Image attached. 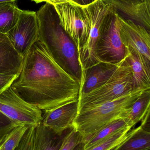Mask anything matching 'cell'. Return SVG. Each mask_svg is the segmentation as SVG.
I'll return each mask as SVG.
<instances>
[{
  "label": "cell",
  "instance_id": "cell-1",
  "mask_svg": "<svg viewBox=\"0 0 150 150\" xmlns=\"http://www.w3.org/2000/svg\"><path fill=\"white\" fill-rule=\"evenodd\" d=\"M80 86L38 40L23 57L20 73L11 85L23 100L44 112L77 101Z\"/></svg>",
  "mask_w": 150,
  "mask_h": 150
},
{
  "label": "cell",
  "instance_id": "cell-26",
  "mask_svg": "<svg viewBox=\"0 0 150 150\" xmlns=\"http://www.w3.org/2000/svg\"><path fill=\"white\" fill-rule=\"evenodd\" d=\"M18 75L7 74L0 73V94L11 86Z\"/></svg>",
  "mask_w": 150,
  "mask_h": 150
},
{
  "label": "cell",
  "instance_id": "cell-10",
  "mask_svg": "<svg viewBox=\"0 0 150 150\" xmlns=\"http://www.w3.org/2000/svg\"><path fill=\"white\" fill-rule=\"evenodd\" d=\"M120 35L126 48L134 49L150 62V34L146 28L118 14Z\"/></svg>",
  "mask_w": 150,
  "mask_h": 150
},
{
  "label": "cell",
  "instance_id": "cell-2",
  "mask_svg": "<svg viewBox=\"0 0 150 150\" xmlns=\"http://www.w3.org/2000/svg\"><path fill=\"white\" fill-rule=\"evenodd\" d=\"M36 14L38 40L44 44L59 66L81 84L82 72L78 52L72 40L60 25L53 5L46 2Z\"/></svg>",
  "mask_w": 150,
  "mask_h": 150
},
{
  "label": "cell",
  "instance_id": "cell-20",
  "mask_svg": "<svg viewBox=\"0 0 150 150\" xmlns=\"http://www.w3.org/2000/svg\"><path fill=\"white\" fill-rule=\"evenodd\" d=\"M22 10L16 1L0 3V33L6 34L16 23Z\"/></svg>",
  "mask_w": 150,
  "mask_h": 150
},
{
  "label": "cell",
  "instance_id": "cell-28",
  "mask_svg": "<svg viewBox=\"0 0 150 150\" xmlns=\"http://www.w3.org/2000/svg\"><path fill=\"white\" fill-rule=\"evenodd\" d=\"M94 0H72L74 2L82 6H86L93 1Z\"/></svg>",
  "mask_w": 150,
  "mask_h": 150
},
{
  "label": "cell",
  "instance_id": "cell-32",
  "mask_svg": "<svg viewBox=\"0 0 150 150\" xmlns=\"http://www.w3.org/2000/svg\"><path fill=\"white\" fill-rule=\"evenodd\" d=\"M16 0H0V3H1L10 2L16 1Z\"/></svg>",
  "mask_w": 150,
  "mask_h": 150
},
{
  "label": "cell",
  "instance_id": "cell-31",
  "mask_svg": "<svg viewBox=\"0 0 150 150\" xmlns=\"http://www.w3.org/2000/svg\"><path fill=\"white\" fill-rule=\"evenodd\" d=\"M85 143L84 142L80 144L77 145L74 150H84Z\"/></svg>",
  "mask_w": 150,
  "mask_h": 150
},
{
  "label": "cell",
  "instance_id": "cell-34",
  "mask_svg": "<svg viewBox=\"0 0 150 150\" xmlns=\"http://www.w3.org/2000/svg\"></svg>",
  "mask_w": 150,
  "mask_h": 150
},
{
  "label": "cell",
  "instance_id": "cell-6",
  "mask_svg": "<svg viewBox=\"0 0 150 150\" xmlns=\"http://www.w3.org/2000/svg\"><path fill=\"white\" fill-rule=\"evenodd\" d=\"M53 6L60 25L74 42L79 55L88 38L90 30L89 18L83 6L73 1Z\"/></svg>",
  "mask_w": 150,
  "mask_h": 150
},
{
  "label": "cell",
  "instance_id": "cell-14",
  "mask_svg": "<svg viewBox=\"0 0 150 150\" xmlns=\"http://www.w3.org/2000/svg\"><path fill=\"white\" fill-rule=\"evenodd\" d=\"M126 48V59L131 69L135 89H150V62L139 52Z\"/></svg>",
  "mask_w": 150,
  "mask_h": 150
},
{
  "label": "cell",
  "instance_id": "cell-23",
  "mask_svg": "<svg viewBox=\"0 0 150 150\" xmlns=\"http://www.w3.org/2000/svg\"><path fill=\"white\" fill-rule=\"evenodd\" d=\"M82 142L84 143L82 136L73 127L65 137L59 150H74Z\"/></svg>",
  "mask_w": 150,
  "mask_h": 150
},
{
  "label": "cell",
  "instance_id": "cell-5",
  "mask_svg": "<svg viewBox=\"0 0 150 150\" xmlns=\"http://www.w3.org/2000/svg\"><path fill=\"white\" fill-rule=\"evenodd\" d=\"M135 89L131 69L125 57L104 84L79 96L78 108L113 100Z\"/></svg>",
  "mask_w": 150,
  "mask_h": 150
},
{
  "label": "cell",
  "instance_id": "cell-3",
  "mask_svg": "<svg viewBox=\"0 0 150 150\" xmlns=\"http://www.w3.org/2000/svg\"><path fill=\"white\" fill-rule=\"evenodd\" d=\"M146 90L137 88L113 100L78 108L73 127L82 135L85 142L107 123L122 118L127 109Z\"/></svg>",
  "mask_w": 150,
  "mask_h": 150
},
{
  "label": "cell",
  "instance_id": "cell-16",
  "mask_svg": "<svg viewBox=\"0 0 150 150\" xmlns=\"http://www.w3.org/2000/svg\"><path fill=\"white\" fill-rule=\"evenodd\" d=\"M23 57L11 45L9 41L0 42V73L18 75Z\"/></svg>",
  "mask_w": 150,
  "mask_h": 150
},
{
  "label": "cell",
  "instance_id": "cell-15",
  "mask_svg": "<svg viewBox=\"0 0 150 150\" xmlns=\"http://www.w3.org/2000/svg\"><path fill=\"white\" fill-rule=\"evenodd\" d=\"M72 128L57 134L41 122L34 128L32 150H60L64 138Z\"/></svg>",
  "mask_w": 150,
  "mask_h": 150
},
{
  "label": "cell",
  "instance_id": "cell-33",
  "mask_svg": "<svg viewBox=\"0 0 150 150\" xmlns=\"http://www.w3.org/2000/svg\"><path fill=\"white\" fill-rule=\"evenodd\" d=\"M32 1H34L36 3H39L42 2H45V0H31Z\"/></svg>",
  "mask_w": 150,
  "mask_h": 150
},
{
  "label": "cell",
  "instance_id": "cell-19",
  "mask_svg": "<svg viewBox=\"0 0 150 150\" xmlns=\"http://www.w3.org/2000/svg\"><path fill=\"white\" fill-rule=\"evenodd\" d=\"M129 127H133L127 120L123 118H119L111 122L102 127L85 142L84 150L89 149L109 137Z\"/></svg>",
  "mask_w": 150,
  "mask_h": 150
},
{
  "label": "cell",
  "instance_id": "cell-4",
  "mask_svg": "<svg viewBox=\"0 0 150 150\" xmlns=\"http://www.w3.org/2000/svg\"><path fill=\"white\" fill-rule=\"evenodd\" d=\"M90 23L89 36L79 53L82 74L86 69L102 62L97 57L96 49L107 23L115 10L105 0H94L83 6Z\"/></svg>",
  "mask_w": 150,
  "mask_h": 150
},
{
  "label": "cell",
  "instance_id": "cell-17",
  "mask_svg": "<svg viewBox=\"0 0 150 150\" xmlns=\"http://www.w3.org/2000/svg\"><path fill=\"white\" fill-rule=\"evenodd\" d=\"M150 150V132L141 126L130 129L127 138L113 150Z\"/></svg>",
  "mask_w": 150,
  "mask_h": 150
},
{
  "label": "cell",
  "instance_id": "cell-25",
  "mask_svg": "<svg viewBox=\"0 0 150 150\" xmlns=\"http://www.w3.org/2000/svg\"><path fill=\"white\" fill-rule=\"evenodd\" d=\"M19 124L0 112V139Z\"/></svg>",
  "mask_w": 150,
  "mask_h": 150
},
{
  "label": "cell",
  "instance_id": "cell-13",
  "mask_svg": "<svg viewBox=\"0 0 150 150\" xmlns=\"http://www.w3.org/2000/svg\"><path fill=\"white\" fill-rule=\"evenodd\" d=\"M118 63L101 62L86 69L82 75L79 96L104 84L113 74Z\"/></svg>",
  "mask_w": 150,
  "mask_h": 150
},
{
  "label": "cell",
  "instance_id": "cell-9",
  "mask_svg": "<svg viewBox=\"0 0 150 150\" xmlns=\"http://www.w3.org/2000/svg\"><path fill=\"white\" fill-rule=\"evenodd\" d=\"M6 35L14 49L24 57L38 40V25L36 12L22 10L16 23Z\"/></svg>",
  "mask_w": 150,
  "mask_h": 150
},
{
  "label": "cell",
  "instance_id": "cell-8",
  "mask_svg": "<svg viewBox=\"0 0 150 150\" xmlns=\"http://www.w3.org/2000/svg\"><path fill=\"white\" fill-rule=\"evenodd\" d=\"M120 23L115 11L106 26L96 49L97 57L102 62L117 64L126 57V48L120 35Z\"/></svg>",
  "mask_w": 150,
  "mask_h": 150
},
{
  "label": "cell",
  "instance_id": "cell-22",
  "mask_svg": "<svg viewBox=\"0 0 150 150\" xmlns=\"http://www.w3.org/2000/svg\"><path fill=\"white\" fill-rule=\"evenodd\" d=\"M132 128H126L97 144L88 150H113L123 142Z\"/></svg>",
  "mask_w": 150,
  "mask_h": 150
},
{
  "label": "cell",
  "instance_id": "cell-21",
  "mask_svg": "<svg viewBox=\"0 0 150 150\" xmlns=\"http://www.w3.org/2000/svg\"><path fill=\"white\" fill-rule=\"evenodd\" d=\"M30 127L19 124L0 139V150H14Z\"/></svg>",
  "mask_w": 150,
  "mask_h": 150
},
{
  "label": "cell",
  "instance_id": "cell-12",
  "mask_svg": "<svg viewBox=\"0 0 150 150\" xmlns=\"http://www.w3.org/2000/svg\"><path fill=\"white\" fill-rule=\"evenodd\" d=\"M77 110L78 100L65 104L44 112L41 122L56 134H62L67 129L73 127Z\"/></svg>",
  "mask_w": 150,
  "mask_h": 150
},
{
  "label": "cell",
  "instance_id": "cell-18",
  "mask_svg": "<svg viewBox=\"0 0 150 150\" xmlns=\"http://www.w3.org/2000/svg\"><path fill=\"white\" fill-rule=\"evenodd\" d=\"M150 111V89L145 90L127 109L122 116L132 127L141 121Z\"/></svg>",
  "mask_w": 150,
  "mask_h": 150
},
{
  "label": "cell",
  "instance_id": "cell-24",
  "mask_svg": "<svg viewBox=\"0 0 150 150\" xmlns=\"http://www.w3.org/2000/svg\"><path fill=\"white\" fill-rule=\"evenodd\" d=\"M35 127H31L28 128L21 142L14 150H32Z\"/></svg>",
  "mask_w": 150,
  "mask_h": 150
},
{
  "label": "cell",
  "instance_id": "cell-30",
  "mask_svg": "<svg viewBox=\"0 0 150 150\" xmlns=\"http://www.w3.org/2000/svg\"><path fill=\"white\" fill-rule=\"evenodd\" d=\"M9 41L6 34L0 33V42Z\"/></svg>",
  "mask_w": 150,
  "mask_h": 150
},
{
  "label": "cell",
  "instance_id": "cell-29",
  "mask_svg": "<svg viewBox=\"0 0 150 150\" xmlns=\"http://www.w3.org/2000/svg\"><path fill=\"white\" fill-rule=\"evenodd\" d=\"M72 1V0H45V2L49 3L53 5Z\"/></svg>",
  "mask_w": 150,
  "mask_h": 150
},
{
  "label": "cell",
  "instance_id": "cell-7",
  "mask_svg": "<svg viewBox=\"0 0 150 150\" xmlns=\"http://www.w3.org/2000/svg\"><path fill=\"white\" fill-rule=\"evenodd\" d=\"M0 112L16 123L36 127L41 122L43 112L23 100L10 86L0 94Z\"/></svg>",
  "mask_w": 150,
  "mask_h": 150
},
{
  "label": "cell",
  "instance_id": "cell-11",
  "mask_svg": "<svg viewBox=\"0 0 150 150\" xmlns=\"http://www.w3.org/2000/svg\"><path fill=\"white\" fill-rule=\"evenodd\" d=\"M122 17L150 31V0H105Z\"/></svg>",
  "mask_w": 150,
  "mask_h": 150
},
{
  "label": "cell",
  "instance_id": "cell-27",
  "mask_svg": "<svg viewBox=\"0 0 150 150\" xmlns=\"http://www.w3.org/2000/svg\"><path fill=\"white\" fill-rule=\"evenodd\" d=\"M150 111L148 112L147 114L144 117L143 119L141 121V127L144 130L150 132Z\"/></svg>",
  "mask_w": 150,
  "mask_h": 150
}]
</instances>
